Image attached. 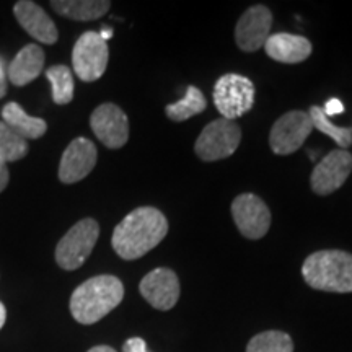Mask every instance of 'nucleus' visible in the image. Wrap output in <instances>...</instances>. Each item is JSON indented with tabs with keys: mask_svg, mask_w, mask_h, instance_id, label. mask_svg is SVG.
<instances>
[{
	"mask_svg": "<svg viewBox=\"0 0 352 352\" xmlns=\"http://www.w3.org/2000/svg\"><path fill=\"white\" fill-rule=\"evenodd\" d=\"M168 233V220L151 206L134 209L118 223L111 245L116 254L126 261L142 258L160 245Z\"/></svg>",
	"mask_w": 352,
	"mask_h": 352,
	"instance_id": "obj_1",
	"label": "nucleus"
},
{
	"mask_svg": "<svg viewBox=\"0 0 352 352\" xmlns=\"http://www.w3.org/2000/svg\"><path fill=\"white\" fill-rule=\"evenodd\" d=\"M124 298V285L116 276L101 274L78 285L70 297V314L80 324H95Z\"/></svg>",
	"mask_w": 352,
	"mask_h": 352,
	"instance_id": "obj_2",
	"label": "nucleus"
},
{
	"mask_svg": "<svg viewBox=\"0 0 352 352\" xmlns=\"http://www.w3.org/2000/svg\"><path fill=\"white\" fill-rule=\"evenodd\" d=\"M303 280L323 292H352V254L341 250L311 253L302 266Z\"/></svg>",
	"mask_w": 352,
	"mask_h": 352,
	"instance_id": "obj_3",
	"label": "nucleus"
},
{
	"mask_svg": "<svg viewBox=\"0 0 352 352\" xmlns=\"http://www.w3.org/2000/svg\"><path fill=\"white\" fill-rule=\"evenodd\" d=\"M100 236V226L95 219H82L56 246V263L65 271H76L94 252Z\"/></svg>",
	"mask_w": 352,
	"mask_h": 352,
	"instance_id": "obj_4",
	"label": "nucleus"
},
{
	"mask_svg": "<svg viewBox=\"0 0 352 352\" xmlns=\"http://www.w3.org/2000/svg\"><path fill=\"white\" fill-rule=\"evenodd\" d=\"M214 104L223 120H239L254 104L253 82L240 74H226L215 82Z\"/></svg>",
	"mask_w": 352,
	"mask_h": 352,
	"instance_id": "obj_5",
	"label": "nucleus"
},
{
	"mask_svg": "<svg viewBox=\"0 0 352 352\" xmlns=\"http://www.w3.org/2000/svg\"><path fill=\"white\" fill-rule=\"evenodd\" d=\"M241 140V131L235 121L220 118L209 122L196 140L195 152L204 162H217L235 153Z\"/></svg>",
	"mask_w": 352,
	"mask_h": 352,
	"instance_id": "obj_6",
	"label": "nucleus"
},
{
	"mask_svg": "<svg viewBox=\"0 0 352 352\" xmlns=\"http://www.w3.org/2000/svg\"><path fill=\"white\" fill-rule=\"evenodd\" d=\"M108 44L96 32H85L77 39L72 51V65L80 80H98L108 67Z\"/></svg>",
	"mask_w": 352,
	"mask_h": 352,
	"instance_id": "obj_7",
	"label": "nucleus"
},
{
	"mask_svg": "<svg viewBox=\"0 0 352 352\" xmlns=\"http://www.w3.org/2000/svg\"><path fill=\"white\" fill-rule=\"evenodd\" d=\"M314 131L308 111H289L272 126L270 134L271 151L276 155H290L297 152Z\"/></svg>",
	"mask_w": 352,
	"mask_h": 352,
	"instance_id": "obj_8",
	"label": "nucleus"
},
{
	"mask_svg": "<svg viewBox=\"0 0 352 352\" xmlns=\"http://www.w3.org/2000/svg\"><path fill=\"white\" fill-rule=\"evenodd\" d=\"M232 217L240 233L250 240H259L271 227V210L261 197L252 192L236 196L232 202Z\"/></svg>",
	"mask_w": 352,
	"mask_h": 352,
	"instance_id": "obj_9",
	"label": "nucleus"
},
{
	"mask_svg": "<svg viewBox=\"0 0 352 352\" xmlns=\"http://www.w3.org/2000/svg\"><path fill=\"white\" fill-rule=\"evenodd\" d=\"M91 131L104 147L121 148L129 139V120L126 113L114 103H103L91 113Z\"/></svg>",
	"mask_w": 352,
	"mask_h": 352,
	"instance_id": "obj_10",
	"label": "nucleus"
},
{
	"mask_svg": "<svg viewBox=\"0 0 352 352\" xmlns=\"http://www.w3.org/2000/svg\"><path fill=\"white\" fill-rule=\"evenodd\" d=\"M352 171V155L347 151L338 148L329 152L320 164H316L311 173L310 183L315 195L329 196L338 191Z\"/></svg>",
	"mask_w": 352,
	"mask_h": 352,
	"instance_id": "obj_11",
	"label": "nucleus"
},
{
	"mask_svg": "<svg viewBox=\"0 0 352 352\" xmlns=\"http://www.w3.org/2000/svg\"><path fill=\"white\" fill-rule=\"evenodd\" d=\"M272 26V13L266 6L250 7L235 26L236 46L245 52L261 50L267 41Z\"/></svg>",
	"mask_w": 352,
	"mask_h": 352,
	"instance_id": "obj_12",
	"label": "nucleus"
},
{
	"mask_svg": "<svg viewBox=\"0 0 352 352\" xmlns=\"http://www.w3.org/2000/svg\"><path fill=\"white\" fill-rule=\"evenodd\" d=\"M140 296L157 310L166 311L176 305L179 298L178 276L168 267H157L148 272L139 284Z\"/></svg>",
	"mask_w": 352,
	"mask_h": 352,
	"instance_id": "obj_13",
	"label": "nucleus"
},
{
	"mask_svg": "<svg viewBox=\"0 0 352 352\" xmlns=\"http://www.w3.org/2000/svg\"><path fill=\"white\" fill-rule=\"evenodd\" d=\"M96 158H98V153L91 140L85 138L74 139L60 158L59 179L65 184L82 182L95 168Z\"/></svg>",
	"mask_w": 352,
	"mask_h": 352,
	"instance_id": "obj_14",
	"label": "nucleus"
},
{
	"mask_svg": "<svg viewBox=\"0 0 352 352\" xmlns=\"http://www.w3.org/2000/svg\"><path fill=\"white\" fill-rule=\"evenodd\" d=\"M13 13H15L21 28L36 41L43 44L57 43L59 33H57L54 21L38 3L32 2V0H20L13 7Z\"/></svg>",
	"mask_w": 352,
	"mask_h": 352,
	"instance_id": "obj_15",
	"label": "nucleus"
},
{
	"mask_svg": "<svg viewBox=\"0 0 352 352\" xmlns=\"http://www.w3.org/2000/svg\"><path fill=\"white\" fill-rule=\"evenodd\" d=\"M264 50L271 59L283 64H298L311 54V43L305 36L290 33L270 34Z\"/></svg>",
	"mask_w": 352,
	"mask_h": 352,
	"instance_id": "obj_16",
	"label": "nucleus"
},
{
	"mask_svg": "<svg viewBox=\"0 0 352 352\" xmlns=\"http://www.w3.org/2000/svg\"><path fill=\"white\" fill-rule=\"evenodd\" d=\"M44 60H46V56L39 44H26L8 65V80L16 87L28 85L43 72Z\"/></svg>",
	"mask_w": 352,
	"mask_h": 352,
	"instance_id": "obj_17",
	"label": "nucleus"
},
{
	"mask_svg": "<svg viewBox=\"0 0 352 352\" xmlns=\"http://www.w3.org/2000/svg\"><path fill=\"white\" fill-rule=\"evenodd\" d=\"M2 118L3 122L25 140L43 138L47 131L46 121L41 120V118H33L26 114L25 109L19 103H15V101H10V103L3 107Z\"/></svg>",
	"mask_w": 352,
	"mask_h": 352,
	"instance_id": "obj_18",
	"label": "nucleus"
},
{
	"mask_svg": "<svg viewBox=\"0 0 352 352\" xmlns=\"http://www.w3.org/2000/svg\"><path fill=\"white\" fill-rule=\"evenodd\" d=\"M51 7L56 13L76 21L98 20L108 13L111 2L108 0H52Z\"/></svg>",
	"mask_w": 352,
	"mask_h": 352,
	"instance_id": "obj_19",
	"label": "nucleus"
},
{
	"mask_svg": "<svg viewBox=\"0 0 352 352\" xmlns=\"http://www.w3.org/2000/svg\"><path fill=\"white\" fill-rule=\"evenodd\" d=\"M206 108H208V100H206L204 94L197 87L191 85L188 87L186 95L182 100H178L176 103H171L165 108V113L171 121L182 122L202 113Z\"/></svg>",
	"mask_w": 352,
	"mask_h": 352,
	"instance_id": "obj_20",
	"label": "nucleus"
},
{
	"mask_svg": "<svg viewBox=\"0 0 352 352\" xmlns=\"http://www.w3.org/2000/svg\"><path fill=\"white\" fill-rule=\"evenodd\" d=\"M47 80L51 82L52 101L56 104H69L74 100V76L67 65H52L46 70Z\"/></svg>",
	"mask_w": 352,
	"mask_h": 352,
	"instance_id": "obj_21",
	"label": "nucleus"
},
{
	"mask_svg": "<svg viewBox=\"0 0 352 352\" xmlns=\"http://www.w3.org/2000/svg\"><path fill=\"white\" fill-rule=\"evenodd\" d=\"M308 114H310V120L314 127H316L320 132H323L324 135L331 138L334 142L340 145V148L346 151L352 145V129L351 127H341L333 124L329 121V118L324 114L323 108L320 107H311L308 109Z\"/></svg>",
	"mask_w": 352,
	"mask_h": 352,
	"instance_id": "obj_22",
	"label": "nucleus"
},
{
	"mask_svg": "<svg viewBox=\"0 0 352 352\" xmlns=\"http://www.w3.org/2000/svg\"><path fill=\"white\" fill-rule=\"evenodd\" d=\"M246 352H294V342L284 331H264L252 338Z\"/></svg>",
	"mask_w": 352,
	"mask_h": 352,
	"instance_id": "obj_23",
	"label": "nucleus"
},
{
	"mask_svg": "<svg viewBox=\"0 0 352 352\" xmlns=\"http://www.w3.org/2000/svg\"><path fill=\"white\" fill-rule=\"evenodd\" d=\"M28 151V142L0 121V160L3 164H12L26 157Z\"/></svg>",
	"mask_w": 352,
	"mask_h": 352,
	"instance_id": "obj_24",
	"label": "nucleus"
},
{
	"mask_svg": "<svg viewBox=\"0 0 352 352\" xmlns=\"http://www.w3.org/2000/svg\"><path fill=\"white\" fill-rule=\"evenodd\" d=\"M122 352H148L142 338H131L122 344Z\"/></svg>",
	"mask_w": 352,
	"mask_h": 352,
	"instance_id": "obj_25",
	"label": "nucleus"
},
{
	"mask_svg": "<svg viewBox=\"0 0 352 352\" xmlns=\"http://www.w3.org/2000/svg\"><path fill=\"white\" fill-rule=\"evenodd\" d=\"M323 111L328 118L334 116V114H341V113H344V104H342V101H340L338 98H331L329 101H327Z\"/></svg>",
	"mask_w": 352,
	"mask_h": 352,
	"instance_id": "obj_26",
	"label": "nucleus"
},
{
	"mask_svg": "<svg viewBox=\"0 0 352 352\" xmlns=\"http://www.w3.org/2000/svg\"><path fill=\"white\" fill-rule=\"evenodd\" d=\"M8 179H10V173H8L7 164H3V162L0 160V192L7 188Z\"/></svg>",
	"mask_w": 352,
	"mask_h": 352,
	"instance_id": "obj_27",
	"label": "nucleus"
},
{
	"mask_svg": "<svg viewBox=\"0 0 352 352\" xmlns=\"http://www.w3.org/2000/svg\"><path fill=\"white\" fill-rule=\"evenodd\" d=\"M6 95H7V76L6 72H3L2 64H0V98H3Z\"/></svg>",
	"mask_w": 352,
	"mask_h": 352,
	"instance_id": "obj_28",
	"label": "nucleus"
},
{
	"mask_svg": "<svg viewBox=\"0 0 352 352\" xmlns=\"http://www.w3.org/2000/svg\"><path fill=\"white\" fill-rule=\"evenodd\" d=\"M6 320H7V310H6V305H3L2 302H0V329L3 328V324H6Z\"/></svg>",
	"mask_w": 352,
	"mask_h": 352,
	"instance_id": "obj_29",
	"label": "nucleus"
},
{
	"mask_svg": "<svg viewBox=\"0 0 352 352\" xmlns=\"http://www.w3.org/2000/svg\"><path fill=\"white\" fill-rule=\"evenodd\" d=\"M87 352H116V351H114L113 347H109V346H95Z\"/></svg>",
	"mask_w": 352,
	"mask_h": 352,
	"instance_id": "obj_30",
	"label": "nucleus"
},
{
	"mask_svg": "<svg viewBox=\"0 0 352 352\" xmlns=\"http://www.w3.org/2000/svg\"><path fill=\"white\" fill-rule=\"evenodd\" d=\"M98 34L101 36V39H103V41H108V39L113 36V30L111 28H103V30H101V33H98Z\"/></svg>",
	"mask_w": 352,
	"mask_h": 352,
	"instance_id": "obj_31",
	"label": "nucleus"
}]
</instances>
